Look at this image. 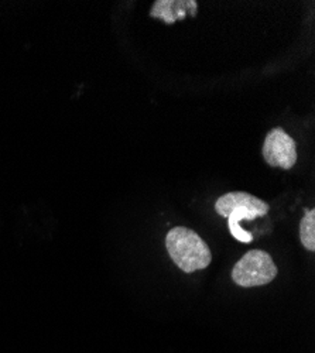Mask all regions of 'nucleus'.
I'll list each match as a JSON object with an SVG mask.
<instances>
[{"mask_svg": "<svg viewBox=\"0 0 315 353\" xmlns=\"http://www.w3.org/2000/svg\"><path fill=\"white\" fill-rule=\"evenodd\" d=\"M165 248L170 257L185 273L207 269L212 261L208 245L196 232L188 228L177 226L171 229L167 233Z\"/></svg>", "mask_w": 315, "mask_h": 353, "instance_id": "nucleus-1", "label": "nucleus"}, {"mask_svg": "<svg viewBox=\"0 0 315 353\" xmlns=\"http://www.w3.org/2000/svg\"><path fill=\"white\" fill-rule=\"evenodd\" d=\"M215 210L221 216L227 219L229 230L236 241L250 243L253 236L241 228V221H253L257 216H265L269 212V205L252 194L235 191L222 195L215 202Z\"/></svg>", "mask_w": 315, "mask_h": 353, "instance_id": "nucleus-2", "label": "nucleus"}, {"mask_svg": "<svg viewBox=\"0 0 315 353\" xmlns=\"http://www.w3.org/2000/svg\"><path fill=\"white\" fill-rule=\"evenodd\" d=\"M277 276V266L269 253L263 250L247 252L232 270L234 281L243 288L272 283Z\"/></svg>", "mask_w": 315, "mask_h": 353, "instance_id": "nucleus-3", "label": "nucleus"}, {"mask_svg": "<svg viewBox=\"0 0 315 353\" xmlns=\"http://www.w3.org/2000/svg\"><path fill=\"white\" fill-rule=\"evenodd\" d=\"M262 153L269 165L290 170L297 161V144L281 128H276L267 133Z\"/></svg>", "mask_w": 315, "mask_h": 353, "instance_id": "nucleus-4", "label": "nucleus"}, {"mask_svg": "<svg viewBox=\"0 0 315 353\" xmlns=\"http://www.w3.org/2000/svg\"><path fill=\"white\" fill-rule=\"evenodd\" d=\"M300 239L303 246L309 252L315 250V211L314 210L305 211V215L301 219Z\"/></svg>", "mask_w": 315, "mask_h": 353, "instance_id": "nucleus-5", "label": "nucleus"}]
</instances>
